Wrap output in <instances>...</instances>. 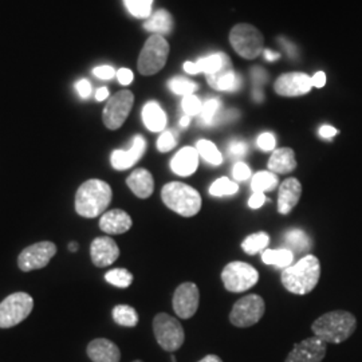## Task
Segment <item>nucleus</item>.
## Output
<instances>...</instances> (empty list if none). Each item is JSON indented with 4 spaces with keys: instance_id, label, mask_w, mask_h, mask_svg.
<instances>
[{
    "instance_id": "f257e3e1",
    "label": "nucleus",
    "mask_w": 362,
    "mask_h": 362,
    "mask_svg": "<svg viewBox=\"0 0 362 362\" xmlns=\"http://www.w3.org/2000/svg\"><path fill=\"white\" fill-rule=\"evenodd\" d=\"M112 197V188L106 181L98 179L85 181L76 194V211L79 216L88 219L103 216Z\"/></svg>"
},
{
    "instance_id": "f03ea898",
    "label": "nucleus",
    "mask_w": 362,
    "mask_h": 362,
    "mask_svg": "<svg viewBox=\"0 0 362 362\" xmlns=\"http://www.w3.org/2000/svg\"><path fill=\"white\" fill-rule=\"evenodd\" d=\"M357 329V320L349 311L326 313L311 325L314 336L326 344H341L353 336Z\"/></svg>"
},
{
    "instance_id": "7ed1b4c3",
    "label": "nucleus",
    "mask_w": 362,
    "mask_h": 362,
    "mask_svg": "<svg viewBox=\"0 0 362 362\" xmlns=\"http://www.w3.org/2000/svg\"><path fill=\"white\" fill-rule=\"evenodd\" d=\"M321 276V263L317 257L306 255L294 266L282 272V285L291 294H309L318 285Z\"/></svg>"
},
{
    "instance_id": "20e7f679",
    "label": "nucleus",
    "mask_w": 362,
    "mask_h": 362,
    "mask_svg": "<svg viewBox=\"0 0 362 362\" xmlns=\"http://www.w3.org/2000/svg\"><path fill=\"white\" fill-rule=\"evenodd\" d=\"M164 204L184 218H192L202 209V196L188 184L173 181L161 189Z\"/></svg>"
},
{
    "instance_id": "39448f33",
    "label": "nucleus",
    "mask_w": 362,
    "mask_h": 362,
    "mask_svg": "<svg viewBox=\"0 0 362 362\" xmlns=\"http://www.w3.org/2000/svg\"><path fill=\"white\" fill-rule=\"evenodd\" d=\"M169 45L163 35L153 34L145 42L143 50L140 52L137 67L143 76H155L168 59Z\"/></svg>"
},
{
    "instance_id": "423d86ee",
    "label": "nucleus",
    "mask_w": 362,
    "mask_h": 362,
    "mask_svg": "<svg viewBox=\"0 0 362 362\" xmlns=\"http://www.w3.org/2000/svg\"><path fill=\"white\" fill-rule=\"evenodd\" d=\"M34 309V299L27 293H13L0 303V329L23 322Z\"/></svg>"
},
{
    "instance_id": "0eeeda50",
    "label": "nucleus",
    "mask_w": 362,
    "mask_h": 362,
    "mask_svg": "<svg viewBox=\"0 0 362 362\" xmlns=\"http://www.w3.org/2000/svg\"><path fill=\"white\" fill-rule=\"evenodd\" d=\"M153 333L157 344L165 351L180 349L185 341V333L180 322L165 313L157 314L153 320Z\"/></svg>"
},
{
    "instance_id": "6e6552de",
    "label": "nucleus",
    "mask_w": 362,
    "mask_h": 362,
    "mask_svg": "<svg viewBox=\"0 0 362 362\" xmlns=\"http://www.w3.org/2000/svg\"><path fill=\"white\" fill-rule=\"evenodd\" d=\"M230 42L233 50L246 59L257 58L263 52V35L257 27L240 23L230 33Z\"/></svg>"
},
{
    "instance_id": "1a4fd4ad",
    "label": "nucleus",
    "mask_w": 362,
    "mask_h": 362,
    "mask_svg": "<svg viewBox=\"0 0 362 362\" xmlns=\"http://www.w3.org/2000/svg\"><path fill=\"white\" fill-rule=\"evenodd\" d=\"M224 287L231 293H243L258 284L259 272L245 262H231L221 272Z\"/></svg>"
},
{
    "instance_id": "9d476101",
    "label": "nucleus",
    "mask_w": 362,
    "mask_h": 362,
    "mask_svg": "<svg viewBox=\"0 0 362 362\" xmlns=\"http://www.w3.org/2000/svg\"><path fill=\"white\" fill-rule=\"evenodd\" d=\"M266 310L264 300L260 296L250 294L240 298L230 313V322L236 327H250L258 324Z\"/></svg>"
},
{
    "instance_id": "9b49d317",
    "label": "nucleus",
    "mask_w": 362,
    "mask_h": 362,
    "mask_svg": "<svg viewBox=\"0 0 362 362\" xmlns=\"http://www.w3.org/2000/svg\"><path fill=\"white\" fill-rule=\"evenodd\" d=\"M134 104V95L130 90H121L109 98L103 113V121L107 129H119Z\"/></svg>"
},
{
    "instance_id": "f8f14e48",
    "label": "nucleus",
    "mask_w": 362,
    "mask_h": 362,
    "mask_svg": "<svg viewBox=\"0 0 362 362\" xmlns=\"http://www.w3.org/2000/svg\"><path fill=\"white\" fill-rule=\"evenodd\" d=\"M57 254V246L52 242H39L26 247L19 258L18 266L22 272H28L46 267Z\"/></svg>"
},
{
    "instance_id": "ddd939ff",
    "label": "nucleus",
    "mask_w": 362,
    "mask_h": 362,
    "mask_svg": "<svg viewBox=\"0 0 362 362\" xmlns=\"http://www.w3.org/2000/svg\"><path fill=\"white\" fill-rule=\"evenodd\" d=\"M199 287L194 282H185L176 288L172 299V306L179 318L189 320L199 309Z\"/></svg>"
},
{
    "instance_id": "4468645a",
    "label": "nucleus",
    "mask_w": 362,
    "mask_h": 362,
    "mask_svg": "<svg viewBox=\"0 0 362 362\" xmlns=\"http://www.w3.org/2000/svg\"><path fill=\"white\" fill-rule=\"evenodd\" d=\"M326 354V342L318 337H310L297 344L285 362H322Z\"/></svg>"
},
{
    "instance_id": "2eb2a0df",
    "label": "nucleus",
    "mask_w": 362,
    "mask_h": 362,
    "mask_svg": "<svg viewBox=\"0 0 362 362\" xmlns=\"http://www.w3.org/2000/svg\"><path fill=\"white\" fill-rule=\"evenodd\" d=\"M313 88L311 78L305 73H286L274 83L276 94L284 97H298L309 93Z\"/></svg>"
},
{
    "instance_id": "dca6fc26",
    "label": "nucleus",
    "mask_w": 362,
    "mask_h": 362,
    "mask_svg": "<svg viewBox=\"0 0 362 362\" xmlns=\"http://www.w3.org/2000/svg\"><path fill=\"white\" fill-rule=\"evenodd\" d=\"M90 257L94 266L104 269L116 262L119 257V248L112 238L100 236L91 242Z\"/></svg>"
},
{
    "instance_id": "f3484780",
    "label": "nucleus",
    "mask_w": 362,
    "mask_h": 362,
    "mask_svg": "<svg viewBox=\"0 0 362 362\" xmlns=\"http://www.w3.org/2000/svg\"><path fill=\"white\" fill-rule=\"evenodd\" d=\"M146 149V141L143 136H136L133 139V143L128 151L117 149L110 156L112 167L117 170H125L129 169L143 157Z\"/></svg>"
},
{
    "instance_id": "a211bd4d",
    "label": "nucleus",
    "mask_w": 362,
    "mask_h": 362,
    "mask_svg": "<svg viewBox=\"0 0 362 362\" xmlns=\"http://www.w3.org/2000/svg\"><path fill=\"white\" fill-rule=\"evenodd\" d=\"M207 81L211 88L219 91H236L242 85V78L233 71V64L228 55L219 71L207 76Z\"/></svg>"
},
{
    "instance_id": "6ab92c4d",
    "label": "nucleus",
    "mask_w": 362,
    "mask_h": 362,
    "mask_svg": "<svg viewBox=\"0 0 362 362\" xmlns=\"http://www.w3.org/2000/svg\"><path fill=\"white\" fill-rule=\"evenodd\" d=\"M302 194V185L298 179H286L279 187L278 194V212L281 215H288L299 202Z\"/></svg>"
},
{
    "instance_id": "aec40b11",
    "label": "nucleus",
    "mask_w": 362,
    "mask_h": 362,
    "mask_svg": "<svg viewBox=\"0 0 362 362\" xmlns=\"http://www.w3.org/2000/svg\"><path fill=\"white\" fill-rule=\"evenodd\" d=\"M132 218L122 209H112L105 212L100 219V228L107 235H121L132 228Z\"/></svg>"
},
{
    "instance_id": "412c9836",
    "label": "nucleus",
    "mask_w": 362,
    "mask_h": 362,
    "mask_svg": "<svg viewBox=\"0 0 362 362\" xmlns=\"http://www.w3.org/2000/svg\"><path fill=\"white\" fill-rule=\"evenodd\" d=\"M88 356L93 362H119L121 351L115 342L106 338L93 339L88 345Z\"/></svg>"
},
{
    "instance_id": "4be33fe9",
    "label": "nucleus",
    "mask_w": 362,
    "mask_h": 362,
    "mask_svg": "<svg viewBox=\"0 0 362 362\" xmlns=\"http://www.w3.org/2000/svg\"><path fill=\"white\" fill-rule=\"evenodd\" d=\"M199 167V153L196 148L185 146L173 156L170 161V169L182 177L191 176Z\"/></svg>"
},
{
    "instance_id": "5701e85b",
    "label": "nucleus",
    "mask_w": 362,
    "mask_h": 362,
    "mask_svg": "<svg viewBox=\"0 0 362 362\" xmlns=\"http://www.w3.org/2000/svg\"><path fill=\"white\" fill-rule=\"evenodd\" d=\"M130 191L140 199L151 197L155 191V180L149 170L139 168L133 170L127 179Z\"/></svg>"
},
{
    "instance_id": "b1692460",
    "label": "nucleus",
    "mask_w": 362,
    "mask_h": 362,
    "mask_svg": "<svg viewBox=\"0 0 362 362\" xmlns=\"http://www.w3.org/2000/svg\"><path fill=\"white\" fill-rule=\"evenodd\" d=\"M226 58H227V55L224 52L211 54L206 58H200L197 62H185L184 70L192 76L199 74V73H204L207 76H211V74L219 71L220 69L223 67Z\"/></svg>"
},
{
    "instance_id": "393cba45",
    "label": "nucleus",
    "mask_w": 362,
    "mask_h": 362,
    "mask_svg": "<svg viewBox=\"0 0 362 362\" xmlns=\"http://www.w3.org/2000/svg\"><path fill=\"white\" fill-rule=\"evenodd\" d=\"M267 167L272 173L286 175V173L293 172L294 169L297 168V160H296L294 151L290 148L275 149L269 160Z\"/></svg>"
},
{
    "instance_id": "a878e982",
    "label": "nucleus",
    "mask_w": 362,
    "mask_h": 362,
    "mask_svg": "<svg viewBox=\"0 0 362 362\" xmlns=\"http://www.w3.org/2000/svg\"><path fill=\"white\" fill-rule=\"evenodd\" d=\"M143 121L151 132H163L167 127V115L156 101H151L143 107Z\"/></svg>"
},
{
    "instance_id": "bb28decb",
    "label": "nucleus",
    "mask_w": 362,
    "mask_h": 362,
    "mask_svg": "<svg viewBox=\"0 0 362 362\" xmlns=\"http://www.w3.org/2000/svg\"><path fill=\"white\" fill-rule=\"evenodd\" d=\"M173 26L172 16L167 10H158L153 15L148 18V21L144 23L145 30L155 33V34H168Z\"/></svg>"
},
{
    "instance_id": "cd10ccee",
    "label": "nucleus",
    "mask_w": 362,
    "mask_h": 362,
    "mask_svg": "<svg viewBox=\"0 0 362 362\" xmlns=\"http://www.w3.org/2000/svg\"><path fill=\"white\" fill-rule=\"evenodd\" d=\"M262 260L266 264L276 266L281 269H287L294 260V254L291 250L279 248V250H264L262 254Z\"/></svg>"
},
{
    "instance_id": "c85d7f7f",
    "label": "nucleus",
    "mask_w": 362,
    "mask_h": 362,
    "mask_svg": "<svg viewBox=\"0 0 362 362\" xmlns=\"http://www.w3.org/2000/svg\"><path fill=\"white\" fill-rule=\"evenodd\" d=\"M279 181L275 173H272L270 170H262L258 172L251 181V189L252 192H260L264 194L267 191H272L278 187Z\"/></svg>"
},
{
    "instance_id": "c756f323",
    "label": "nucleus",
    "mask_w": 362,
    "mask_h": 362,
    "mask_svg": "<svg viewBox=\"0 0 362 362\" xmlns=\"http://www.w3.org/2000/svg\"><path fill=\"white\" fill-rule=\"evenodd\" d=\"M285 242L288 248L296 250L297 252H306L311 247L310 238L308 236V233L299 228L288 230L285 233Z\"/></svg>"
},
{
    "instance_id": "7c9ffc66",
    "label": "nucleus",
    "mask_w": 362,
    "mask_h": 362,
    "mask_svg": "<svg viewBox=\"0 0 362 362\" xmlns=\"http://www.w3.org/2000/svg\"><path fill=\"white\" fill-rule=\"evenodd\" d=\"M113 320L117 325L125 327H134L139 324V314L129 305H117L113 309Z\"/></svg>"
},
{
    "instance_id": "2f4dec72",
    "label": "nucleus",
    "mask_w": 362,
    "mask_h": 362,
    "mask_svg": "<svg viewBox=\"0 0 362 362\" xmlns=\"http://www.w3.org/2000/svg\"><path fill=\"white\" fill-rule=\"evenodd\" d=\"M196 151L199 156H202L211 165L216 167L223 163V156L220 153L219 149L209 140H199L196 144Z\"/></svg>"
},
{
    "instance_id": "473e14b6",
    "label": "nucleus",
    "mask_w": 362,
    "mask_h": 362,
    "mask_svg": "<svg viewBox=\"0 0 362 362\" xmlns=\"http://www.w3.org/2000/svg\"><path fill=\"white\" fill-rule=\"evenodd\" d=\"M269 243H270V236L267 233H255L247 236L242 243V248L248 255H255L269 246Z\"/></svg>"
},
{
    "instance_id": "72a5a7b5",
    "label": "nucleus",
    "mask_w": 362,
    "mask_h": 362,
    "mask_svg": "<svg viewBox=\"0 0 362 362\" xmlns=\"http://www.w3.org/2000/svg\"><path fill=\"white\" fill-rule=\"evenodd\" d=\"M239 185L235 181L230 180L228 177H220L212 182L209 187V194L215 197H223V196H233L238 194Z\"/></svg>"
},
{
    "instance_id": "f704fd0d",
    "label": "nucleus",
    "mask_w": 362,
    "mask_h": 362,
    "mask_svg": "<svg viewBox=\"0 0 362 362\" xmlns=\"http://www.w3.org/2000/svg\"><path fill=\"white\" fill-rule=\"evenodd\" d=\"M220 103L218 98H209L204 104H203V109H202V113L199 115L200 118V122L203 125H215L216 124V118L219 116Z\"/></svg>"
},
{
    "instance_id": "c9c22d12",
    "label": "nucleus",
    "mask_w": 362,
    "mask_h": 362,
    "mask_svg": "<svg viewBox=\"0 0 362 362\" xmlns=\"http://www.w3.org/2000/svg\"><path fill=\"white\" fill-rule=\"evenodd\" d=\"M124 4L128 11L136 18L146 19L152 15L153 0H124Z\"/></svg>"
},
{
    "instance_id": "e433bc0d",
    "label": "nucleus",
    "mask_w": 362,
    "mask_h": 362,
    "mask_svg": "<svg viewBox=\"0 0 362 362\" xmlns=\"http://www.w3.org/2000/svg\"><path fill=\"white\" fill-rule=\"evenodd\" d=\"M105 279L107 284L116 286L118 288H128L133 282V275L127 269H115L106 272Z\"/></svg>"
},
{
    "instance_id": "4c0bfd02",
    "label": "nucleus",
    "mask_w": 362,
    "mask_h": 362,
    "mask_svg": "<svg viewBox=\"0 0 362 362\" xmlns=\"http://www.w3.org/2000/svg\"><path fill=\"white\" fill-rule=\"evenodd\" d=\"M168 86L169 89L173 91L175 94L184 95V97L194 94V91L197 90V88H199L197 83L182 77L172 78L168 82Z\"/></svg>"
},
{
    "instance_id": "58836bf2",
    "label": "nucleus",
    "mask_w": 362,
    "mask_h": 362,
    "mask_svg": "<svg viewBox=\"0 0 362 362\" xmlns=\"http://www.w3.org/2000/svg\"><path fill=\"white\" fill-rule=\"evenodd\" d=\"M181 107H182V112L185 116H197L202 113L203 103L196 95L191 94V95H187L182 98Z\"/></svg>"
},
{
    "instance_id": "ea45409f",
    "label": "nucleus",
    "mask_w": 362,
    "mask_h": 362,
    "mask_svg": "<svg viewBox=\"0 0 362 362\" xmlns=\"http://www.w3.org/2000/svg\"><path fill=\"white\" fill-rule=\"evenodd\" d=\"M176 144H177V140H176L175 133L170 132V130H165L160 134V137L157 140V149L161 153H167L176 146Z\"/></svg>"
},
{
    "instance_id": "a19ab883",
    "label": "nucleus",
    "mask_w": 362,
    "mask_h": 362,
    "mask_svg": "<svg viewBox=\"0 0 362 362\" xmlns=\"http://www.w3.org/2000/svg\"><path fill=\"white\" fill-rule=\"evenodd\" d=\"M258 146L264 151V152H272L275 151V145H276V140H275V136L270 133V132H264L262 133L258 137Z\"/></svg>"
},
{
    "instance_id": "79ce46f5",
    "label": "nucleus",
    "mask_w": 362,
    "mask_h": 362,
    "mask_svg": "<svg viewBox=\"0 0 362 362\" xmlns=\"http://www.w3.org/2000/svg\"><path fill=\"white\" fill-rule=\"evenodd\" d=\"M247 151H248V145L245 141L233 140V141L228 144V153L233 158L245 157L247 155Z\"/></svg>"
},
{
    "instance_id": "37998d69",
    "label": "nucleus",
    "mask_w": 362,
    "mask_h": 362,
    "mask_svg": "<svg viewBox=\"0 0 362 362\" xmlns=\"http://www.w3.org/2000/svg\"><path fill=\"white\" fill-rule=\"evenodd\" d=\"M233 179L236 181H246L251 177V169L246 163H236L233 169Z\"/></svg>"
},
{
    "instance_id": "c03bdc74",
    "label": "nucleus",
    "mask_w": 362,
    "mask_h": 362,
    "mask_svg": "<svg viewBox=\"0 0 362 362\" xmlns=\"http://www.w3.org/2000/svg\"><path fill=\"white\" fill-rule=\"evenodd\" d=\"M93 74L97 78H100V79H112V78L117 76V71L112 67V66H98V67H95L94 70H93Z\"/></svg>"
},
{
    "instance_id": "a18cd8bd",
    "label": "nucleus",
    "mask_w": 362,
    "mask_h": 362,
    "mask_svg": "<svg viewBox=\"0 0 362 362\" xmlns=\"http://www.w3.org/2000/svg\"><path fill=\"white\" fill-rule=\"evenodd\" d=\"M76 90L78 91L81 98H83V100L89 98L91 94L90 82L88 79H79L77 83H76Z\"/></svg>"
},
{
    "instance_id": "49530a36",
    "label": "nucleus",
    "mask_w": 362,
    "mask_h": 362,
    "mask_svg": "<svg viewBox=\"0 0 362 362\" xmlns=\"http://www.w3.org/2000/svg\"><path fill=\"white\" fill-rule=\"evenodd\" d=\"M251 77L254 79V85H255V88H259V86H262L266 81H267V73H266V70H263L262 67H254L252 70H251Z\"/></svg>"
},
{
    "instance_id": "de8ad7c7",
    "label": "nucleus",
    "mask_w": 362,
    "mask_h": 362,
    "mask_svg": "<svg viewBox=\"0 0 362 362\" xmlns=\"http://www.w3.org/2000/svg\"><path fill=\"white\" fill-rule=\"evenodd\" d=\"M266 203V194H260V192H254L252 196L248 200V207L252 209H258Z\"/></svg>"
},
{
    "instance_id": "09e8293b",
    "label": "nucleus",
    "mask_w": 362,
    "mask_h": 362,
    "mask_svg": "<svg viewBox=\"0 0 362 362\" xmlns=\"http://www.w3.org/2000/svg\"><path fill=\"white\" fill-rule=\"evenodd\" d=\"M117 78L121 85H129L130 82L133 81V73L129 69H119L117 71Z\"/></svg>"
},
{
    "instance_id": "8fccbe9b",
    "label": "nucleus",
    "mask_w": 362,
    "mask_h": 362,
    "mask_svg": "<svg viewBox=\"0 0 362 362\" xmlns=\"http://www.w3.org/2000/svg\"><path fill=\"white\" fill-rule=\"evenodd\" d=\"M337 133H338V130L330 125H324L320 128V136L324 139H332L336 136Z\"/></svg>"
},
{
    "instance_id": "3c124183",
    "label": "nucleus",
    "mask_w": 362,
    "mask_h": 362,
    "mask_svg": "<svg viewBox=\"0 0 362 362\" xmlns=\"http://www.w3.org/2000/svg\"><path fill=\"white\" fill-rule=\"evenodd\" d=\"M311 81H313V86L320 89V88H324L325 83H326V76L322 71H318L314 77L311 78Z\"/></svg>"
},
{
    "instance_id": "603ef678",
    "label": "nucleus",
    "mask_w": 362,
    "mask_h": 362,
    "mask_svg": "<svg viewBox=\"0 0 362 362\" xmlns=\"http://www.w3.org/2000/svg\"><path fill=\"white\" fill-rule=\"evenodd\" d=\"M279 42L282 43V46L285 47L286 52L288 54V57H296V46L291 43V42H288V40H286V39H279Z\"/></svg>"
},
{
    "instance_id": "864d4df0",
    "label": "nucleus",
    "mask_w": 362,
    "mask_h": 362,
    "mask_svg": "<svg viewBox=\"0 0 362 362\" xmlns=\"http://www.w3.org/2000/svg\"><path fill=\"white\" fill-rule=\"evenodd\" d=\"M106 98H109V90L107 88H100L98 90L95 91V100L97 101H105Z\"/></svg>"
},
{
    "instance_id": "5fc2aeb1",
    "label": "nucleus",
    "mask_w": 362,
    "mask_h": 362,
    "mask_svg": "<svg viewBox=\"0 0 362 362\" xmlns=\"http://www.w3.org/2000/svg\"><path fill=\"white\" fill-rule=\"evenodd\" d=\"M264 58L267 59V61H276V59H279L281 58V54L279 52H272V50H264Z\"/></svg>"
},
{
    "instance_id": "6e6d98bb",
    "label": "nucleus",
    "mask_w": 362,
    "mask_h": 362,
    "mask_svg": "<svg viewBox=\"0 0 362 362\" xmlns=\"http://www.w3.org/2000/svg\"><path fill=\"white\" fill-rule=\"evenodd\" d=\"M199 362H223L221 361V358L218 357V356H215V354H208L204 358H202Z\"/></svg>"
},
{
    "instance_id": "4d7b16f0",
    "label": "nucleus",
    "mask_w": 362,
    "mask_h": 362,
    "mask_svg": "<svg viewBox=\"0 0 362 362\" xmlns=\"http://www.w3.org/2000/svg\"><path fill=\"white\" fill-rule=\"evenodd\" d=\"M189 122H191V117L189 116H182L180 119V127L181 128H187L188 125H189Z\"/></svg>"
},
{
    "instance_id": "13d9d810",
    "label": "nucleus",
    "mask_w": 362,
    "mask_h": 362,
    "mask_svg": "<svg viewBox=\"0 0 362 362\" xmlns=\"http://www.w3.org/2000/svg\"><path fill=\"white\" fill-rule=\"evenodd\" d=\"M254 98H255V101H263V93L259 88L254 89Z\"/></svg>"
},
{
    "instance_id": "bf43d9fd",
    "label": "nucleus",
    "mask_w": 362,
    "mask_h": 362,
    "mask_svg": "<svg viewBox=\"0 0 362 362\" xmlns=\"http://www.w3.org/2000/svg\"><path fill=\"white\" fill-rule=\"evenodd\" d=\"M69 250L71 251V252H77L78 251V243L76 242H71L70 245H69Z\"/></svg>"
},
{
    "instance_id": "052dcab7",
    "label": "nucleus",
    "mask_w": 362,
    "mask_h": 362,
    "mask_svg": "<svg viewBox=\"0 0 362 362\" xmlns=\"http://www.w3.org/2000/svg\"><path fill=\"white\" fill-rule=\"evenodd\" d=\"M133 362H143V361H141V360H136V361H133Z\"/></svg>"
}]
</instances>
